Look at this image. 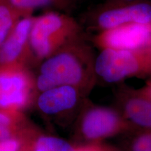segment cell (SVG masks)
I'll return each instance as SVG.
<instances>
[{
    "label": "cell",
    "instance_id": "1",
    "mask_svg": "<svg viewBox=\"0 0 151 151\" xmlns=\"http://www.w3.org/2000/svg\"><path fill=\"white\" fill-rule=\"evenodd\" d=\"M81 32L78 22L70 14L50 11L34 17L29 44L35 59L43 60L76 41Z\"/></svg>",
    "mask_w": 151,
    "mask_h": 151
},
{
    "label": "cell",
    "instance_id": "2",
    "mask_svg": "<svg viewBox=\"0 0 151 151\" xmlns=\"http://www.w3.org/2000/svg\"><path fill=\"white\" fill-rule=\"evenodd\" d=\"M86 52L76 41L43 60L35 86L43 92L60 86H75L83 78V56Z\"/></svg>",
    "mask_w": 151,
    "mask_h": 151
},
{
    "label": "cell",
    "instance_id": "3",
    "mask_svg": "<svg viewBox=\"0 0 151 151\" xmlns=\"http://www.w3.org/2000/svg\"><path fill=\"white\" fill-rule=\"evenodd\" d=\"M151 67V46L135 50L103 48L94 70L106 82L115 83Z\"/></svg>",
    "mask_w": 151,
    "mask_h": 151
},
{
    "label": "cell",
    "instance_id": "4",
    "mask_svg": "<svg viewBox=\"0 0 151 151\" xmlns=\"http://www.w3.org/2000/svg\"><path fill=\"white\" fill-rule=\"evenodd\" d=\"M86 18L101 31L129 24H151V4L106 2L87 12Z\"/></svg>",
    "mask_w": 151,
    "mask_h": 151
},
{
    "label": "cell",
    "instance_id": "5",
    "mask_svg": "<svg viewBox=\"0 0 151 151\" xmlns=\"http://www.w3.org/2000/svg\"><path fill=\"white\" fill-rule=\"evenodd\" d=\"M34 81L25 66H0V109L20 111L30 101Z\"/></svg>",
    "mask_w": 151,
    "mask_h": 151
},
{
    "label": "cell",
    "instance_id": "6",
    "mask_svg": "<svg viewBox=\"0 0 151 151\" xmlns=\"http://www.w3.org/2000/svg\"><path fill=\"white\" fill-rule=\"evenodd\" d=\"M33 16L20 19L14 29L0 46V66H25L29 58H35L29 44V34Z\"/></svg>",
    "mask_w": 151,
    "mask_h": 151
},
{
    "label": "cell",
    "instance_id": "7",
    "mask_svg": "<svg viewBox=\"0 0 151 151\" xmlns=\"http://www.w3.org/2000/svg\"><path fill=\"white\" fill-rule=\"evenodd\" d=\"M96 41L103 48L135 50L144 48L151 46V24H129L105 30Z\"/></svg>",
    "mask_w": 151,
    "mask_h": 151
},
{
    "label": "cell",
    "instance_id": "8",
    "mask_svg": "<svg viewBox=\"0 0 151 151\" xmlns=\"http://www.w3.org/2000/svg\"><path fill=\"white\" fill-rule=\"evenodd\" d=\"M120 118L116 113L106 108L92 109L85 115L81 131L87 139H99L108 137L119 129Z\"/></svg>",
    "mask_w": 151,
    "mask_h": 151
},
{
    "label": "cell",
    "instance_id": "9",
    "mask_svg": "<svg viewBox=\"0 0 151 151\" xmlns=\"http://www.w3.org/2000/svg\"><path fill=\"white\" fill-rule=\"evenodd\" d=\"M78 94L72 86H60L41 92L37 100L38 109L48 116L61 113L74 106Z\"/></svg>",
    "mask_w": 151,
    "mask_h": 151
},
{
    "label": "cell",
    "instance_id": "10",
    "mask_svg": "<svg viewBox=\"0 0 151 151\" xmlns=\"http://www.w3.org/2000/svg\"><path fill=\"white\" fill-rule=\"evenodd\" d=\"M26 16H32L35 9L52 7L62 12L71 14L76 8L79 0H9Z\"/></svg>",
    "mask_w": 151,
    "mask_h": 151
},
{
    "label": "cell",
    "instance_id": "11",
    "mask_svg": "<svg viewBox=\"0 0 151 151\" xmlns=\"http://www.w3.org/2000/svg\"><path fill=\"white\" fill-rule=\"evenodd\" d=\"M127 116L134 123L151 128V101L141 98H132L124 106Z\"/></svg>",
    "mask_w": 151,
    "mask_h": 151
},
{
    "label": "cell",
    "instance_id": "12",
    "mask_svg": "<svg viewBox=\"0 0 151 151\" xmlns=\"http://www.w3.org/2000/svg\"><path fill=\"white\" fill-rule=\"evenodd\" d=\"M24 130L20 111L0 109V141L20 137Z\"/></svg>",
    "mask_w": 151,
    "mask_h": 151
},
{
    "label": "cell",
    "instance_id": "13",
    "mask_svg": "<svg viewBox=\"0 0 151 151\" xmlns=\"http://www.w3.org/2000/svg\"><path fill=\"white\" fill-rule=\"evenodd\" d=\"M26 16H27L16 9L9 0H0V46L19 20Z\"/></svg>",
    "mask_w": 151,
    "mask_h": 151
},
{
    "label": "cell",
    "instance_id": "14",
    "mask_svg": "<svg viewBox=\"0 0 151 151\" xmlns=\"http://www.w3.org/2000/svg\"><path fill=\"white\" fill-rule=\"evenodd\" d=\"M34 151H75L67 141L51 136H41L34 144Z\"/></svg>",
    "mask_w": 151,
    "mask_h": 151
},
{
    "label": "cell",
    "instance_id": "15",
    "mask_svg": "<svg viewBox=\"0 0 151 151\" xmlns=\"http://www.w3.org/2000/svg\"><path fill=\"white\" fill-rule=\"evenodd\" d=\"M20 137H11L0 141V151H20L22 146Z\"/></svg>",
    "mask_w": 151,
    "mask_h": 151
},
{
    "label": "cell",
    "instance_id": "16",
    "mask_svg": "<svg viewBox=\"0 0 151 151\" xmlns=\"http://www.w3.org/2000/svg\"><path fill=\"white\" fill-rule=\"evenodd\" d=\"M133 151H151V132L137 138L133 144Z\"/></svg>",
    "mask_w": 151,
    "mask_h": 151
},
{
    "label": "cell",
    "instance_id": "17",
    "mask_svg": "<svg viewBox=\"0 0 151 151\" xmlns=\"http://www.w3.org/2000/svg\"><path fill=\"white\" fill-rule=\"evenodd\" d=\"M142 1V0H107L106 2L109 3H132L136 1Z\"/></svg>",
    "mask_w": 151,
    "mask_h": 151
},
{
    "label": "cell",
    "instance_id": "18",
    "mask_svg": "<svg viewBox=\"0 0 151 151\" xmlns=\"http://www.w3.org/2000/svg\"><path fill=\"white\" fill-rule=\"evenodd\" d=\"M148 94L149 97H150V98H151V88L149 89V90L148 91Z\"/></svg>",
    "mask_w": 151,
    "mask_h": 151
},
{
    "label": "cell",
    "instance_id": "19",
    "mask_svg": "<svg viewBox=\"0 0 151 151\" xmlns=\"http://www.w3.org/2000/svg\"><path fill=\"white\" fill-rule=\"evenodd\" d=\"M79 1H80V0H79Z\"/></svg>",
    "mask_w": 151,
    "mask_h": 151
}]
</instances>
